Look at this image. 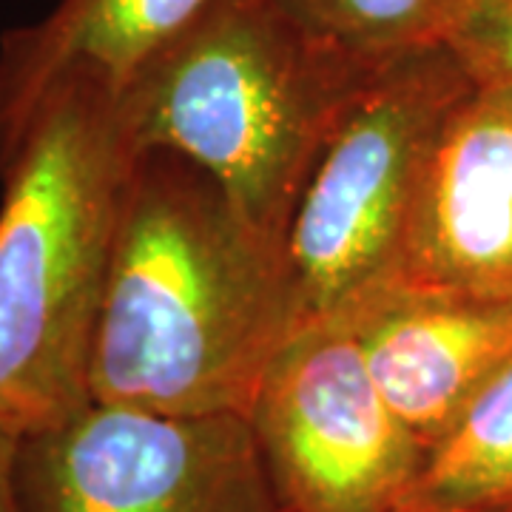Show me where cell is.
Listing matches in <instances>:
<instances>
[{
    "label": "cell",
    "instance_id": "obj_10",
    "mask_svg": "<svg viewBox=\"0 0 512 512\" xmlns=\"http://www.w3.org/2000/svg\"><path fill=\"white\" fill-rule=\"evenodd\" d=\"M396 512H512V362L427 453Z\"/></svg>",
    "mask_w": 512,
    "mask_h": 512
},
{
    "label": "cell",
    "instance_id": "obj_1",
    "mask_svg": "<svg viewBox=\"0 0 512 512\" xmlns=\"http://www.w3.org/2000/svg\"><path fill=\"white\" fill-rule=\"evenodd\" d=\"M296 328L282 248L194 160L134 151L94 333V402L248 419Z\"/></svg>",
    "mask_w": 512,
    "mask_h": 512
},
{
    "label": "cell",
    "instance_id": "obj_3",
    "mask_svg": "<svg viewBox=\"0 0 512 512\" xmlns=\"http://www.w3.org/2000/svg\"><path fill=\"white\" fill-rule=\"evenodd\" d=\"M134 148L117 100H49L0 160V430L20 441L92 402L89 367Z\"/></svg>",
    "mask_w": 512,
    "mask_h": 512
},
{
    "label": "cell",
    "instance_id": "obj_7",
    "mask_svg": "<svg viewBox=\"0 0 512 512\" xmlns=\"http://www.w3.org/2000/svg\"><path fill=\"white\" fill-rule=\"evenodd\" d=\"M393 291L512 302V89L473 83L424 177Z\"/></svg>",
    "mask_w": 512,
    "mask_h": 512
},
{
    "label": "cell",
    "instance_id": "obj_9",
    "mask_svg": "<svg viewBox=\"0 0 512 512\" xmlns=\"http://www.w3.org/2000/svg\"><path fill=\"white\" fill-rule=\"evenodd\" d=\"M217 0H57L0 35V160L60 94L120 100Z\"/></svg>",
    "mask_w": 512,
    "mask_h": 512
},
{
    "label": "cell",
    "instance_id": "obj_13",
    "mask_svg": "<svg viewBox=\"0 0 512 512\" xmlns=\"http://www.w3.org/2000/svg\"><path fill=\"white\" fill-rule=\"evenodd\" d=\"M20 439L0 430V512H23L18 490Z\"/></svg>",
    "mask_w": 512,
    "mask_h": 512
},
{
    "label": "cell",
    "instance_id": "obj_2",
    "mask_svg": "<svg viewBox=\"0 0 512 512\" xmlns=\"http://www.w3.org/2000/svg\"><path fill=\"white\" fill-rule=\"evenodd\" d=\"M379 60L313 32L282 0H217L117 114L134 151L194 160L282 248L313 165Z\"/></svg>",
    "mask_w": 512,
    "mask_h": 512
},
{
    "label": "cell",
    "instance_id": "obj_11",
    "mask_svg": "<svg viewBox=\"0 0 512 512\" xmlns=\"http://www.w3.org/2000/svg\"><path fill=\"white\" fill-rule=\"evenodd\" d=\"M473 0H282L313 32L365 57L447 43Z\"/></svg>",
    "mask_w": 512,
    "mask_h": 512
},
{
    "label": "cell",
    "instance_id": "obj_8",
    "mask_svg": "<svg viewBox=\"0 0 512 512\" xmlns=\"http://www.w3.org/2000/svg\"><path fill=\"white\" fill-rule=\"evenodd\" d=\"M345 322L373 382L427 453L512 362V302L387 291Z\"/></svg>",
    "mask_w": 512,
    "mask_h": 512
},
{
    "label": "cell",
    "instance_id": "obj_5",
    "mask_svg": "<svg viewBox=\"0 0 512 512\" xmlns=\"http://www.w3.org/2000/svg\"><path fill=\"white\" fill-rule=\"evenodd\" d=\"M248 421L282 512H396L427 461L348 322L293 330Z\"/></svg>",
    "mask_w": 512,
    "mask_h": 512
},
{
    "label": "cell",
    "instance_id": "obj_12",
    "mask_svg": "<svg viewBox=\"0 0 512 512\" xmlns=\"http://www.w3.org/2000/svg\"><path fill=\"white\" fill-rule=\"evenodd\" d=\"M447 46L476 83L512 89V0H473Z\"/></svg>",
    "mask_w": 512,
    "mask_h": 512
},
{
    "label": "cell",
    "instance_id": "obj_4",
    "mask_svg": "<svg viewBox=\"0 0 512 512\" xmlns=\"http://www.w3.org/2000/svg\"><path fill=\"white\" fill-rule=\"evenodd\" d=\"M473 83L447 43L387 55L367 74L282 242L299 328L345 322L396 288L433 151Z\"/></svg>",
    "mask_w": 512,
    "mask_h": 512
},
{
    "label": "cell",
    "instance_id": "obj_6",
    "mask_svg": "<svg viewBox=\"0 0 512 512\" xmlns=\"http://www.w3.org/2000/svg\"><path fill=\"white\" fill-rule=\"evenodd\" d=\"M23 512H282L251 421L89 402L20 441Z\"/></svg>",
    "mask_w": 512,
    "mask_h": 512
}]
</instances>
